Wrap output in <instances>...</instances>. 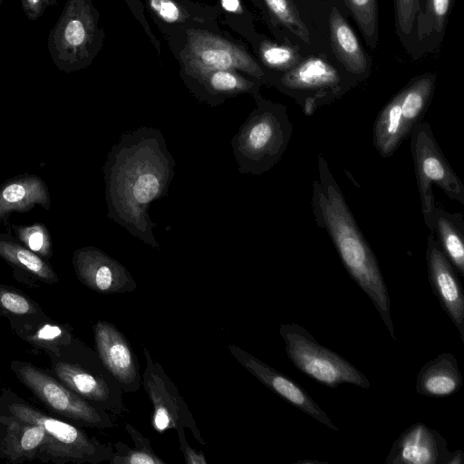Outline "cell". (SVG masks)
Masks as SVG:
<instances>
[{
	"instance_id": "cell-1",
	"label": "cell",
	"mask_w": 464,
	"mask_h": 464,
	"mask_svg": "<svg viewBox=\"0 0 464 464\" xmlns=\"http://www.w3.org/2000/svg\"><path fill=\"white\" fill-rule=\"evenodd\" d=\"M174 166L162 132L152 127L123 133L104 164L108 217L153 248L159 243L149 209L168 192Z\"/></svg>"
},
{
	"instance_id": "cell-2",
	"label": "cell",
	"mask_w": 464,
	"mask_h": 464,
	"mask_svg": "<svg viewBox=\"0 0 464 464\" xmlns=\"http://www.w3.org/2000/svg\"><path fill=\"white\" fill-rule=\"evenodd\" d=\"M318 177L313 183L312 211L324 228L348 274L368 295L396 340L391 316V300L378 261L358 227L323 155L317 157Z\"/></svg>"
},
{
	"instance_id": "cell-3",
	"label": "cell",
	"mask_w": 464,
	"mask_h": 464,
	"mask_svg": "<svg viewBox=\"0 0 464 464\" xmlns=\"http://www.w3.org/2000/svg\"><path fill=\"white\" fill-rule=\"evenodd\" d=\"M254 99L256 107L233 136L231 146L239 173L259 176L282 159L293 125L285 105L260 93Z\"/></svg>"
},
{
	"instance_id": "cell-4",
	"label": "cell",
	"mask_w": 464,
	"mask_h": 464,
	"mask_svg": "<svg viewBox=\"0 0 464 464\" xmlns=\"http://www.w3.org/2000/svg\"><path fill=\"white\" fill-rule=\"evenodd\" d=\"M179 63L180 74L211 70H234L262 84L269 83V73L237 42L223 31L208 29H169L162 32Z\"/></svg>"
},
{
	"instance_id": "cell-5",
	"label": "cell",
	"mask_w": 464,
	"mask_h": 464,
	"mask_svg": "<svg viewBox=\"0 0 464 464\" xmlns=\"http://www.w3.org/2000/svg\"><path fill=\"white\" fill-rule=\"evenodd\" d=\"M105 39L100 14L92 0H67L47 46L54 65L67 73L89 67Z\"/></svg>"
},
{
	"instance_id": "cell-6",
	"label": "cell",
	"mask_w": 464,
	"mask_h": 464,
	"mask_svg": "<svg viewBox=\"0 0 464 464\" xmlns=\"http://www.w3.org/2000/svg\"><path fill=\"white\" fill-rule=\"evenodd\" d=\"M279 334L285 343V352L297 370L329 388L348 383L370 388V382L349 361L321 345L303 326L295 323L280 325Z\"/></svg>"
},
{
	"instance_id": "cell-7",
	"label": "cell",
	"mask_w": 464,
	"mask_h": 464,
	"mask_svg": "<svg viewBox=\"0 0 464 464\" xmlns=\"http://www.w3.org/2000/svg\"><path fill=\"white\" fill-rule=\"evenodd\" d=\"M411 150L424 222L434 234L436 204L431 185H437L450 199L462 205L464 186L444 157L428 122L420 121L413 127Z\"/></svg>"
},
{
	"instance_id": "cell-8",
	"label": "cell",
	"mask_w": 464,
	"mask_h": 464,
	"mask_svg": "<svg viewBox=\"0 0 464 464\" xmlns=\"http://www.w3.org/2000/svg\"><path fill=\"white\" fill-rule=\"evenodd\" d=\"M146 361L141 374L143 386L152 405L151 425L161 433L168 430L188 429L201 445L206 442L196 424L191 411L177 386L161 364L155 361L148 348H143Z\"/></svg>"
},
{
	"instance_id": "cell-9",
	"label": "cell",
	"mask_w": 464,
	"mask_h": 464,
	"mask_svg": "<svg viewBox=\"0 0 464 464\" xmlns=\"http://www.w3.org/2000/svg\"><path fill=\"white\" fill-rule=\"evenodd\" d=\"M17 372L23 382L56 412L91 427H113L112 420L105 410L66 389L41 370L29 364H22Z\"/></svg>"
},
{
	"instance_id": "cell-10",
	"label": "cell",
	"mask_w": 464,
	"mask_h": 464,
	"mask_svg": "<svg viewBox=\"0 0 464 464\" xmlns=\"http://www.w3.org/2000/svg\"><path fill=\"white\" fill-rule=\"evenodd\" d=\"M59 379L87 401L116 415L126 411L123 391L99 359L92 367L60 362L55 366Z\"/></svg>"
},
{
	"instance_id": "cell-11",
	"label": "cell",
	"mask_w": 464,
	"mask_h": 464,
	"mask_svg": "<svg viewBox=\"0 0 464 464\" xmlns=\"http://www.w3.org/2000/svg\"><path fill=\"white\" fill-rule=\"evenodd\" d=\"M9 409L19 420L41 425L46 438L51 437L62 445L65 456L92 463L109 460L111 456V446L89 438L82 430L67 422L45 416L24 404L14 403Z\"/></svg>"
},
{
	"instance_id": "cell-12",
	"label": "cell",
	"mask_w": 464,
	"mask_h": 464,
	"mask_svg": "<svg viewBox=\"0 0 464 464\" xmlns=\"http://www.w3.org/2000/svg\"><path fill=\"white\" fill-rule=\"evenodd\" d=\"M227 348L237 362L266 387L320 423L334 430H339L327 413L290 377L274 369L237 345L230 344Z\"/></svg>"
},
{
	"instance_id": "cell-13",
	"label": "cell",
	"mask_w": 464,
	"mask_h": 464,
	"mask_svg": "<svg viewBox=\"0 0 464 464\" xmlns=\"http://www.w3.org/2000/svg\"><path fill=\"white\" fill-rule=\"evenodd\" d=\"M97 354L123 392H134L141 386L137 355L129 340L113 324L99 320L93 325Z\"/></svg>"
},
{
	"instance_id": "cell-14",
	"label": "cell",
	"mask_w": 464,
	"mask_h": 464,
	"mask_svg": "<svg viewBox=\"0 0 464 464\" xmlns=\"http://www.w3.org/2000/svg\"><path fill=\"white\" fill-rule=\"evenodd\" d=\"M72 264L79 280L100 294L130 293L137 288L130 271L97 247L85 246L75 250Z\"/></svg>"
},
{
	"instance_id": "cell-15",
	"label": "cell",
	"mask_w": 464,
	"mask_h": 464,
	"mask_svg": "<svg viewBox=\"0 0 464 464\" xmlns=\"http://www.w3.org/2000/svg\"><path fill=\"white\" fill-rule=\"evenodd\" d=\"M428 277L441 307L456 326L464 343V294L455 269L440 248L434 234L427 240Z\"/></svg>"
},
{
	"instance_id": "cell-16",
	"label": "cell",
	"mask_w": 464,
	"mask_h": 464,
	"mask_svg": "<svg viewBox=\"0 0 464 464\" xmlns=\"http://www.w3.org/2000/svg\"><path fill=\"white\" fill-rule=\"evenodd\" d=\"M453 451L435 429L416 422L393 442L386 464H451Z\"/></svg>"
},
{
	"instance_id": "cell-17",
	"label": "cell",
	"mask_w": 464,
	"mask_h": 464,
	"mask_svg": "<svg viewBox=\"0 0 464 464\" xmlns=\"http://www.w3.org/2000/svg\"><path fill=\"white\" fill-rule=\"evenodd\" d=\"M184 84L200 102L217 107L240 94L259 93L261 82L234 70H211L193 74H180Z\"/></svg>"
},
{
	"instance_id": "cell-18",
	"label": "cell",
	"mask_w": 464,
	"mask_h": 464,
	"mask_svg": "<svg viewBox=\"0 0 464 464\" xmlns=\"http://www.w3.org/2000/svg\"><path fill=\"white\" fill-rule=\"evenodd\" d=\"M144 6L161 32L169 29H208L221 32L218 5L192 0H144Z\"/></svg>"
},
{
	"instance_id": "cell-19",
	"label": "cell",
	"mask_w": 464,
	"mask_h": 464,
	"mask_svg": "<svg viewBox=\"0 0 464 464\" xmlns=\"http://www.w3.org/2000/svg\"><path fill=\"white\" fill-rule=\"evenodd\" d=\"M36 205L46 210L51 206L48 188L40 177L23 175L0 187V222L13 212H27Z\"/></svg>"
},
{
	"instance_id": "cell-20",
	"label": "cell",
	"mask_w": 464,
	"mask_h": 464,
	"mask_svg": "<svg viewBox=\"0 0 464 464\" xmlns=\"http://www.w3.org/2000/svg\"><path fill=\"white\" fill-rule=\"evenodd\" d=\"M462 384L463 377L457 359L452 353H444L420 368L415 389L422 396L442 398L458 392Z\"/></svg>"
},
{
	"instance_id": "cell-21",
	"label": "cell",
	"mask_w": 464,
	"mask_h": 464,
	"mask_svg": "<svg viewBox=\"0 0 464 464\" xmlns=\"http://www.w3.org/2000/svg\"><path fill=\"white\" fill-rule=\"evenodd\" d=\"M340 82L338 72L326 61L310 57L295 64L277 80L287 90L314 91L334 88Z\"/></svg>"
},
{
	"instance_id": "cell-22",
	"label": "cell",
	"mask_w": 464,
	"mask_h": 464,
	"mask_svg": "<svg viewBox=\"0 0 464 464\" xmlns=\"http://www.w3.org/2000/svg\"><path fill=\"white\" fill-rule=\"evenodd\" d=\"M329 34L333 50L350 72L362 74L368 69V61L355 34L335 8L329 15Z\"/></svg>"
},
{
	"instance_id": "cell-23",
	"label": "cell",
	"mask_w": 464,
	"mask_h": 464,
	"mask_svg": "<svg viewBox=\"0 0 464 464\" xmlns=\"http://www.w3.org/2000/svg\"><path fill=\"white\" fill-rule=\"evenodd\" d=\"M435 86V76L425 74L411 82L401 90V123L403 140L420 121L429 106Z\"/></svg>"
},
{
	"instance_id": "cell-24",
	"label": "cell",
	"mask_w": 464,
	"mask_h": 464,
	"mask_svg": "<svg viewBox=\"0 0 464 464\" xmlns=\"http://www.w3.org/2000/svg\"><path fill=\"white\" fill-rule=\"evenodd\" d=\"M401 98V91L382 109L373 125V145L383 158L392 156L403 141Z\"/></svg>"
},
{
	"instance_id": "cell-25",
	"label": "cell",
	"mask_w": 464,
	"mask_h": 464,
	"mask_svg": "<svg viewBox=\"0 0 464 464\" xmlns=\"http://www.w3.org/2000/svg\"><path fill=\"white\" fill-rule=\"evenodd\" d=\"M454 215L436 207L433 217V228L437 234L441 250L454 269L464 276V241L462 227L455 222Z\"/></svg>"
},
{
	"instance_id": "cell-26",
	"label": "cell",
	"mask_w": 464,
	"mask_h": 464,
	"mask_svg": "<svg viewBox=\"0 0 464 464\" xmlns=\"http://www.w3.org/2000/svg\"><path fill=\"white\" fill-rule=\"evenodd\" d=\"M0 256L44 281L53 283L58 280L45 261L8 235L0 234Z\"/></svg>"
},
{
	"instance_id": "cell-27",
	"label": "cell",
	"mask_w": 464,
	"mask_h": 464,
	"mask_svg": "<svg viewBox=\"0 0 464 464\" xmlns=\"http://www.w3.org/2000/svg\"><path fill=\"white\" fill-rule=\"evenodd\" d=\"M126 431L133 440L135 447L131 448L122 441L113 444L109 462L111 464H165L166 462L159 457L151 448L150 441L143 436L136 428L127 423Z\"/></svg>"
},
{
	"instance_id": "cell-28",
	"label": "cell",
	"mask_w": 464,
	"mask_h": 464,
	"mask_svg": "<svg viewBox=\"0 0 464 464\" xmlns=\"http://www.w3.org/2000/svg\"><path fill=\"white\" fill-rule=\"evenodd\" d=\"M274 20L284 25L301 40L309 43L310 34L293 0H262Z\"/></svg>"
},
{
	"instance_id": "cell-29",
	"label": "cell",
	"mask_w": 464,
	"mask_h": 464,
	"mask_svg": "<svg viewBox=\"0 0 464 464\" xmlns=\"http://www.w3.org/2000/svg\"><path fill=\"white\" fill-rule=\"evenodd\" d=\"M221 22L238 34L245 37L254 46L258 39L250 14L240 0H219Z\"/></svg>"
},
{
	"instance_id": "cell-30",
	"label": "cell",
	"mask_w": 464,
	"mask_h": 464,
	"mask_svg": "<svg viewBox=\"0 0 464 464\" xmlns=\"http://www.w3.org/2000/svg\"><path fill=\"white\" fill-rule=\"evenodd\" d=\"M254 47L262 63L270 69L287 71L297 63V53L287 45L258 38Z\"/></svg>"
},
{
	"instance_id": "cell-31",
	"label": "cell",
	"mask_w": 464,
	"mask_h": 464,
	"mask_svg": "<svg viewBox=\"0 0 464 464\" xmlns=\"http://www.w3.org/2000/svg\"><path fill=\"white\" fill-rule=\"evenodd\" d=\"M343 1L369 44L374 43L377 34V0Z\"/></svg>"
},
{
	"instance_id": "cell-32",
	"label": "cell",
	"mask_w": 464,
	"mask_h": 464,
	"mask_svg": "<svg viewBox=\"0 0 464 464\" xmlns=\"http://www.w3.org/2000/svg\"><path fill=\"white\" fill-rule=\"evenodd\" d=\"M14 231L18 239L31 251L47 258L52 256V238L44 224L14 226Z\"/></svg>"
},
{
	"instance_id": "cell-33",
	"label": "cell",
	"mask_w": 464,
	"mask_h": 464,
	"mask_svg": "<svg viewBox=\"0 0 464 464\" xmlns=\"http://www.w3.org/2000/svg\"><path fill=\"white\" fill-rule=\"evenodd\" d=\"M396 23L401 33L409 34L412 29L419 0H394Z\"/></svg>"
},
{
	"instance_id": "cell-34",
	"label": "cell",
	"mask_w": 464,
	"mask_h": 464,
	"mask_svg": "<svg viewBox=\"0 0 464 464\" xmlns=\"http://www.w3.org/2000/svg\"><path fill=\"white\" fill-rule=\"evenodd\" d=\"M135 19L139 22L146 35L156 49L160 57L161 53L160 42L151 31L149 22L145 16V6L142 0H124Z\"/></svg>"
},
{
	"instance_id": "cell-35",
	"label": "cell",
	"mask_w": 464,
	"mask_h": 464,
	"mask_svg": "<svg viewBox=\"0 0 464 464\" xmlns=\"http://www.w3.org/2000/svg\"><path fill=\"white\" fill-rule=\"evenodd\" d=\"M0 304L7 311L15 314H27L32 312L30 302L14 292L0 291Z\"/></svg>"
},
{
	"instance_id": "cell-36",
	"label": "cell",
	"mask_w": 464,
	"mask_h": 464,
	"mask_svg": "<svg viewBox=\"0 0 464 464\" xmlns=\"http://www.w3.org/2000/svg\"><path fill=\"white\" fill-rule=\"evenodd\" d=\"M26 423V422H24ZM21 438L19 440V446L24 451H31L36 449L40 444L44 441L46 433L44 428L39 424L26 423Z\"/></svg>"
},
{
	"instance_id": "cell-37",
	"label": "cell",
	"mask_w": 464,
	"mask_h": 464,
	"mask_svg": "<svg viewBox=\"0 0 464 464\" xmlns=\"http://www.w3.org/2000/svg\"><path fill=\"white\" fill-rule=\"evenodd\" d=\"M179 450L183 453L187 464H206L207 459L202 451L196 450L188 442L186 439L185 429L180 428L177 430Z\"/></svg>"
},
{
	"instance_id": "cell-38",
	"label": "cell",
	"mask_w": 464,
	"mask_h": 464,
	"mask_svg": "<svg viewBox=\"0 0 464 464\" xmlns=\"http://www.w3.org/2000/svg\"><path fill=\"white\" fill-rule=\"evenodd\" d=\"M450 0H428V10L437 31L444 27L450 10Z\"/></svg>"
},
{
	"instance_id": "cell-39",
	"label": "cell",
	"mask_w": 464,
	"mask_h": 464,
	"mask_svg": "<svg viewBox=\"0 0 464 464\" xmlns=\"http://www.w3.org/2000/svg\"><path fill=\"white\" fill-rule=\"evenodd\" d=\"M24 13L31 21L41 17L45 10L57 3V0H20Z\"/></svg>"
},
{
	"instance_id": "cell-40",
	"label": "cell",
	"mask_w": 464,
	"mask_h": 464,
	"mask_svg": "<svg viewBox=\"0 0 464 464\" xmlns=\"http://www.w3.org/2000/svg\"><path fill=\"white\" fill-rule=\"evenodd\" d=\"M62 334L63 332L58 326L45 324L36 333V337L43 341H52L60 337Z\"/></svg>"
},
{
	"instance_id": "cell-41",
	"label": "cell",
	"mask_w": 464,
	"mask_h": 464,
	"mask_svg": "<svg viewBox=\"0 0 464 464\" xmlns=\"http://www.w3.org/2000/svg\"><path fill=\"white\" fill-rule=\"evenodd\" d=\"M299 463H318V461H314V460H309V461H307V460H303V461H302V460H301V461H299Z\"/></svg>"
},
{
	"instance_id": "cell-42",
	"label": "cell",
	"mask_w": 464,
	"mask_h": 464,
	"mask_svg": "<svg viewBox=\"0 0 464 464\" xmlns=\"http://www.w3.org/2000/svg\"><path fill=\"white\" fill-rule=\"evenodd\" d=\"M2 0H0V5H1Z\"/></svg>"
}]
</instances>
